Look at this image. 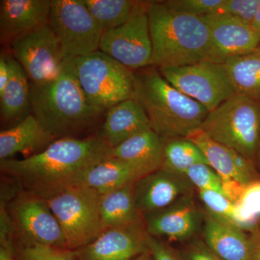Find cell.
Instances as JSON below:
<instances>
[{
  "instance_id": "obj_27",
  "label": "cell",
  "mask_w": 260,
  "mask_h": 260,
  "mask_svg": "<svg viewBox=\"0 0 260 260\" xmlns=\"http://www.w3.org/2000/svg\"><path fill=\"white\" fill-rule=\"evenodd\" d=\"M200 164L209 165L204 153L190 140L182 138L165 141L161 169L185 175L189 168Z\"/></svg>"
},
{
  "instance_id": "obj_13",
  "label": "cell",
  "mask_w": 260,
  "mask_h": 260,
  "mask_svg": "<svg viewBox=\"0 0 260 260\" xmlns=\"http://www.w3.org/2000/svg\"><path fill=\"white\" fill-rule=\"evenodd\" d=\"M203 18L209 30L210 50L208 61L223 64L231 58L257 50L260 34L249 24L221 13Z\"/></svg>"
},
{
  "instance_id": "obj_19",
  "label": "cell",
  "mask_w": 260,
  "mask_h": 260,
  "mask_svg": "<svg viewBox=\"0 0 260 260\" xmlns=\"http://www.w3.org/2000/svg\"><path fill=\"white\" fill-rule=\"evenodd\" d=\"M51 8V0H1L2 38L13 40L49 23Z\"/></svg>"
},
{
  "instance_id": "obj_1",
  "label": "cell",
  "mask_w": 260,
  "mask_h": 260,
  "mask_svg": "<svg viewBox=\"0 0 260 260\" xmlns=\"http://www.w3.org/2000/svg\"><path fill=\"white\" fill-rule=\"evenodd\" d=\"M111 149L98 136L62 138L27 158L0 160V170L27 192L47 198L70 186L89 167L110 157Z\"/></svg>"
},
{
  "instance_id": "obj_30",
  "label": "cell",
  "mask_w": 260,
  "mask_h": 260,
  "mask_svg": "<svg viewBox=\"0 0 260 260\" xmlns=\"http://www.w3.org/2000/svg\"><path fill=\"white\" fill-rule=\"evenodd\" d=\"M14 249L16 260H79L76 251L41 244L14 242Z\"/></svg>"
},
{
  "instance_id": "obj_17",
  "label": "cell",
  "mask_w": 260,
  "mask_h": 260,
  "mask_svg": "<svg viewBox=\"0 0 260 260\" xmlns=\"http://www.w3.org/2000/svg\"><path fill=\"white\" fill-rule=\"evenodd\" d=\"M204 153L208 164L223 182H234L246 186L259 179L256 166L245 157L220 144L210 138L201 129L197 130L188 136Z\"/></svg>"
},
{
  "instance_id": "obj_28",
  "label": "cell",
  "mask_w": 260,
  "mask_h": 260,
  "mask_svg": "<svg viewBox=\"0 0 260 260\" xmlns=\"http://www.w3.org/2000/svg\"><path fill=\"white\" fill-rule=\"evenodd\" d=\"M89 11L104 29L116 28L125 23L136 1L132 0H84Z\"/></svg>"
},
{
  "instance_id": "obj_8",
  "label": "cell",
  "mask_w": 260,
  "mask_h": 260,
  "mask_svg": "<svg viewBox=\"0 0 260 260\" xmlns=\"http://www.w3.org/2000/svg\"><path fill=\"white\" fill-rule=\"evenodd\" d=\"M3 206L17 242L68 249L60 225L44 198L20 190Z\"/></svg>"
},
{
  "instance_id": "obj_11",
  "label": "cell",
  "mask_w": 260,
  "mask_h": 260,
  "mask_svg": "<svg viewBox=\"0 0 260 260\" xmlns=\"http://www.w3.org/2000/svg\"><path fill=\"white\" fill-rule=\"evenodd\" d=\"M149 2L136 1L129 18L105 30L99 50L137 71L150 65L153 47L148 18Z\"/></svg>"
},
{
  "instance_id": "obj_2",
  "label": "cell",
  "mask_w": 260,
  "mask_h": 260,
  "mask_svg": "<svg viewBox=\"0 0 260 260\" xmlns=\"http://www.w3.org/2000/svg\"><path fill=\"white\" fill-rule=\"evenodd\" d=\"M30 103L32 115L56 139L74 138L104 112L87 101L71 56L54 80L39 85L30 83Z\"/></svg>"
},
{
  "instance_id": "obj_31",
  "label": "cell",
  "mask_w": 260,
  "mask_h": 260,
  "mask_svg": "<svg viewBox=\"0 0 260 260\" xmlns=\"http://www.w3.org/2000/svg\"><path fill=\"white\" fill-rule=\"evenodd\" d=\"M185 176L198 190L216 191L227 196L223 179L208 164H200L193 166L186 171Z\"/></svg>"
},
{
  "instance_id": "obj_15",
  "label": "cell",
  "mask_w": 260,
  "mask_h": 260,
  "mask_svg": "<svg viewBox=\"0 0 260 260\" xmlns=\"http://www.w3.org/2000/svg\"><path fill=\"white\" fill-rule=\"evenodd\" d=\"M145 220L109 228L88 245L76 250L79 260H133L148 251Z\"/></svg>"
},
{
  "instance_id": "obj_40",
  "label": "cell",
  "mask_w": 260,
  "mask_h": 260,
  "mask_svg": "<svg viewBox=\"0 0 260 260\" xmlns=\"http://www.w3.org/2000/svg\"><path fill=\"white\" fill-rule=\"evenodd\" d=\"M251 25L255 29L256 31L260 34V1L259 5H258L257 10H256L255 17H254V20H253Z\"/></svg>"
},
{
  "instance_id": "obj_42",
  "label": "cell",
  "mask_w": 260,
  "mask_h": 260,
  "mask_svg": "<svg viewBox=\"0 0 260 260\" xmlns=\"http://www.w3.org/2000/svg\"><path fill=\"white\" fill-rule=\"evenodd\" d=\"M256 52L259 53V54H260V44H259V47H258L257 50H256Z\"/></svg>"
},
{
  "instance_id": "obj_34",
  "label": "cell",
  "mask_w": 260,
  "mask_h": 260,
  "mask_svg": "<svg viewBox=\"0 0 260 260\" xmlns=\"http://www.w3.org/2000/svg\"><path fill=\"white\" fill-rule=\"evenodd\" d=\"M260 0H224L218 13L230 15L251 25Z\"/></svg>"
},
{
  "instance_id": "obj_18",
  "label": "cell",
  "mask_w": 260,
  "mask_h": 260,
  "mask_svg": "<svg viewBox=\"0 0 260 260\" xmlns=\"http://www.w3.org/2000/svg\"><path fill=\"white\" fill-rule=\"evenodd\" d=\"M203 240L224 260H251L254 242L244 230L205 211Z\"/></svg>"
},
{
  "instance_id": "obj_6",
  "label": "cell",
  "mask_w": 260,
  "mask_h": 260,
  "mask_svg": "<svg viewBox=\"0 0 260 260\" xmlns=\"http://www.w3.org/2000/svg\"><path fill=\"white\" fill-rule=\"evenodd\" d=\"M101 198L93 189L71 185L44 198L60 225L68 249H81L104 230Z\"/></svg>"
},
{
  "instance_id": "obj_26",
  "label": "cell",
  "mask_w": 260,
  "mask_h": 260,
  "mask_svg": "<svg viewBox=\"0 0 260 260\" xmlns=\"http://www.w3.org/2000/svg\"><path fill=\"white\" fill-rule=\"evenodd\" d=\"M223 65L237 94L260 102L259 53L231 58Z\"/></svg>"
},
{
  "instance_id": "obj_41",
  "label": "cell",
  "mask_w": 260,
  "mask_h": 260,
  "mask_svg": "<svg viewBox=\"0 0 260 260\" xmlns=\"http://www.w3.org/2000/svg\"><path fill=\"white\" fill-rule=\"evenodd\" d=\"M133 260H153V257H152L151 254H150V251H149L148 249V251L140 254L138 257L135 258V259Z\"/></svg>"
},
{
  "instance_id": "obj_14",
  "label": "cell",
  "mask_w": 260,
  "mask_h": 260,
  "mask_svg": "<svg viewBox=\"0 0 260 260\" xmlns=\"http://www.w3.org/2000/svg\"><path fill=\"white\" fill-rule=\"evenodd\" d=\"M183 197L170 206L145 215L149 235L170 242H189L202 232L205 211L195 201L194 195Z\"/></svg>"
},
{
  "instance_id": "obj_23",
  "label": "cell",
  "mask_w": 260,
  "mask_h": 260,
  "mask_svg": "<svg viewBox=\"0 0 260 260\" xmlns=\"http://www.w3.org/2000/svg\"><path fill=\"white\" fill-rule=\"evenodd\" d=\"M164 144L165 141L150 129L111 149L110 157L133 162L150 174L162 168Z\"/></svg>"
},
{
  "instance_id": "obj_32",
  "label": "cell",
  "mask_w": 260,
  "mask_h": 260,
  "mask_svg": "<svg viewBox=\"0 0 260 260\" xmlns=\"http://www.w3.org/2000/svg\"><path fill=\"white\" fill-rule=\"evenodd\" d=\"M198 195L206 211L232 223L236 203L226 195L213 190H198Z\"/></svg>"
},
{
  "instance_id": "obj_12",
  "label": "cell",
  "mask_w": 260,
  "mask_h": 260,
  "mask_svg": "<svg viewBox=\"0 0 260 260\" xmlns=\"http://www.w3.org/2000/svg\"><path fill=\"white\" fill-rule=\"evenodd\" d=\"M11 49L32 85L56 78L68 57L49 23L15 38L11 41Z\"/></svg>"
},
{
  "instance_id": "obj_29",
  "label": "cell",
  "mask_w": 260,
  "mask_h": 260,
  "mask_svg": "<svg viewBox=\"0 0 260 260\" xmlns=\"http://www.w3.org/2000/svg\"><path fill=\"white\" fill-rule=\"evenodd\" d=\"M235 203L232 223L244 232H256L260 220V179L244 186Z\"/></svg>"
},
{
  "instance_id": "obj_39",
  "label": "cell",
  "mask_w": 260,
  "mask_h": 260,
  "mask_svg": "<svg viewBox=\"0 0 260 260\" xmlns=\"http://www.w3.org/2000/svg\"><path fill=\"white\" fill-rule=\"evenodd\" d=\"M254 242L252 258L251 260H260V232L256 230L252 236Z\"/></svg>"
},
{
  "instance_id": "obj_21",
  "label": "cell",
  "mask_w": 260,
  "mask_h": 260,
  "mask_svg": "<svg viewBox=\"0 0 260 260\" xmlns=\"http://www.w3.org/2000/svg\"><path fill=\"white\" fill-rule=\"evenodd\" d=\"M150 129L151 126L144 109L131 99L108 109L99 136L112 149Z\"/></svg>"
},
{
  "instance_id": "obj_35",
  "label": "cell",
  "mask_w": 260,
  "mask_h": 260,
  "mask_svg": "<svg viewBox=\"0 0 260 260\" xmlns=\"http://www.w3.org/2000/svg\"><path fill=\"white\" fill-rule=\"evenodd\" d=\"M179 255L182 260H224L212 251L203 239L196 237L188 242Z\"/></svg>"
},
{
  "instance_id": "obj_4",
  "label": "cell",
  "mask_w": 260,
  "mask_h": 260,
  "mask_svg": "<svg viewBox=\"0 0 260 260\" xmlns=\"http://www.w3.org/2000/svg\"><path fill=\"white\" fill-rule=\"evenodd\" d=\"M152 53L149 67H180L208 61L209 30L203 17L170 9L162 1L149 2Z\"/></svg>"
},
{
  "instance_id": "obj_38",
  "label": "cell",
  "mask_w": 260,
  "mask_h": 260,
  "mask_svg": "<svg viewBox=\"0 0 260 260\" xmlns=\"http://www.w3.org/2000/svg\"><path fill=\"white\" fill-rule=\"evenodd\" d=\"M11 74V66L9 56L1 54L0 55V93L4 90L9 81Z\"/></svg>"
},
{
  "instance_id": "obj_3",
  "label": "cell",
  "mask_w": 260,
  "mask_h": 260,
  "mask_svg": "<svg viewBox=\"0 0 260 260\" xmlns=\"http://www.w3.org/2000/svg\"><path fill=\"white\" fill-rule=\"evenodd\" d=\"M133 99L144 109L152 129L164 141L187 138L200 129L209 114L206 107L169 83L155 67L135 71Z\"/></svg>"
},
{
  "instance_id": "obj_24",
  "label": "cell",
  "mask_w": 260,
  "mask_h": 260,
  "mask_svg": "<svg viewBox=\"0 0 260 260\" xmlns=\"http://www.w3.org/2000/svg\"><path fill=\"white\" fill-rule=\"evenodd\" d=\"M11 74L4 90L0 93V109L4 121L23 120L31 112L30 83L18 61L9 56Z\"/></svg>"
},
{
  "instance_id": "obj_10",
  "label": "cell",
  "mask_w": 260,
  "mask_h": 260,
  "mask_svg": "<svg viewBox=\"0 0 260 260\" xmlns=\"http://www.w3.org/2000/svg\"><path fill=\"white\" fill-rule=\"evenodd\" d=\"M49 23L68 56L79 57L99 50L104 30L84 0H51Z\"/></svg>"
},
{
  "instance_id": "obj_5",
  "label": "cell",
  "mask_w": 260,
  "mask_h": 260,
  "mask_svg": "<svg viewBox=\"0 0 260 260\" xmlns=\"http://www.w3.org/2000/svg\"><path fill=\"white\" fill-rule=\"evenodd\" d=\"M200 129L256 167L260 164L259 101L237 94L209 112Z\"/></svg>"
},
{
  "instance_id": "obj_25",
  "label": "cell",
  "mask_w": 260,
  "mask_h": 260,
  "mask_svg": "<svg viewBox=\"0 0 260 260\" xmlns=\"http://www.w3.org/2000/svg\"><path fill=\"white\" fill-rule=\"evenodd\" d=\"M134 184L131 183L102 194L101 213L104 229L144 221L135 203Z\"/></svg>"
},
{
  "instance_id": "obj_22",
  "label": "cell",
  "mask_w": 260,
  "mask_h": 260,
  "mask_svg": "<svg viewBox=\"0 0 260 260\" xmlns=\"http://www.w3.org/2000/svg\"><path fill=\"white\" fill-rule=\"evenodd\" d=\"M56 140L32 114L16 125L0 133V160L16 154L44 150Z\"/></svg>"
},
{
  "instance_id": "obj_7",
  "label": "cell",
  "mask_w": 260,
  "mask_h": 260,
  "mask_svg": "<svg viewBox=\"0 0 260 260\" xmlns=\"http://www.w3.org/2000/svg\"><path fill=\"white\" fill-rule=\"evenodd\" d=\"M76 75L89 104L103 112L133 99L135 71L100 50L75 58Z\"/></svg>"
},
{
  "instance_id": "obj_33",
  "label": "cell",
  "mask_w": 260,
  "mask_h": 260,
  "mask_svg": "<svg viewBox=\"0 0 260 260\" xmlns=\"http://www.w3.org/2000/svg\"><path fill=\"white\" fill-rule=\"evenodd\" d=\"M162 3L175 11L204 17L217 14L224 0H167Z\"/></svg>"
},
{
  "instance_id": "obj_37",
  "label": "cell",
  "mask_w": 260,
  "mask_h": 260,
  "mask_svg": "<svg viewBox=\"0 0 260 260\" xmlns=\"http://www.w3.org/2000/svg\"><path fill=\"white\" fill-rule=\"evenodd\" d=\"M12 236L0 237V260H16L15 255L14 242Z\"/></svg>"
},
{
  "instance_id": "obj_36",
  "label": "cell",
  "mask_w": 260,
  "mask_h": 260,
  "mask_svg": "<svg viewBox=\"0 0 260 260\" xmlns=\"http://www.w3.org/2000/svg\"><path fill=\"white\" fill-rule=\"evenodd\" d=\"M147 246L153 260H182L179 253L162 239L149 235Z\"/></svg>"
},
{
  "instance_id": "obj_16",
  "label": "cell",
  "mask_w": 260,
  "mask_h": 260,
  "mask_svg": "<svg viewBox=\"0 0 260 260\" xmlns=\"http://www.w3.org/2000/svg\"><path fill=\"white\" fill-rule=\"evenodd\" d=\"M194 189L185 175L160 169L135 181V203L144 217L170 206L183 197L194 194Z\"/></svg>"
},
{
  "instance_id": "obj_20",
  "label": "cell",
  "mask_w": 260,
  "mask_h": 260,
  "mask_svg": "<svg viewBox=\"0 0 260 260\" xmlns=\"http://www.w3.org/2000/svg\"><path fill=\"white\" fill-rule=\"evenodd\" d=\"M147 174L133 162L109 157L84 171L70 186H85L103 194L134 183Z\"/></svg>"
},
{
  "instance_id": "obj_9",
  "label": "cell",
  "mask_w": 260,
  "mask_h": 260,
  "mask_svg": "<svg viewBox=\"0 0 260 260\" xmlns=\"http://www.w3.org/2000/svg\"><path fill=\"white\" fill-rule=\"evenodd\" d=\"M158 69L173 86L200 103L209 112L237 95L223 64L203 60Z\"/></svg>"
}]
</instances>
